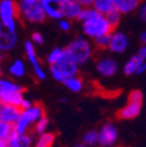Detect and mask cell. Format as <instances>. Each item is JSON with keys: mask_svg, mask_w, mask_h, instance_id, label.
Listing matches in <instances>:
<instances>
[{"mask_svg": "<svg viewBox=\"0 0 146 147\" xmlns=\"http://www.w3.org/2000/svg\"><path fill=\"white\" fill-rule=\"evenodd\" d=\"M84 35H78L66 47L68 56L78 65L85 64L93 56V45Z\"/></svg>", "mask_w": 146, "mask_h": 147, "instance_id": "1", "label": "cell"}, {"mask_svg": "<svg viewBox=\"0 0 146 147\" xmlns=\"http://www.w3.org/2000/svg\"><path fill=\"white\" fill-rule=\"evenodd\" d=\"M81 24L83 34L91 40H95L106 34H111L115 29L106 19V16L101 13H96L94 16L89 18L88 20Z\"/></svg>", "mask_w": 146, "mask_h": 147, "instance_id": "2", "label": "cell"}, {"mask_svg": "<svg viewBox=\"0 0 146 147\" xmlns=\"http://www.w3.org/2000/svg\"><path fill=\"white\" fill-rule=\"evenodd\" d=\"M19 16V4H16L15 0H0V24H1V27L13 34H16V21Z\"/></svg>", "mask_w": 146, "mask_h": 147, "instance_id": "3", "label": "cell"}, {"mask_svg": "<svg viewBox=\"0 0 146 147\" xmlns=\"http://www.w3.org/2000/svg\"><path fill=\"white\" fill-rule=\"evenodd\" d=\"M45 116V110L41 105L34 104L28 109H25L21 111L20 118L14 124V128L18 134H25L29 130V127L39 121Z\"/></svg>", "mask_w": 146, "mask_h": 147, "instance_id": "4", "label": "cell"}, {"mask_svg": "<svg viewBox=\"0 0 146 147\" xmlns=\"http://www.w3.org/2000/svg\"><path fill=\"white\" fill-rule=\"evenodd\" d=\"M78 67L80 65L72 61L68 56V54H66V56L62 57L59 62L49 64V70L54 80L60 83H64L69 77L77 75Z\"/></svg>", "mask_w": 146, "mask_h": 147, "instance_id": "5", "label": "cell"}, {"mask_svg": "<svg viewBox=\"0 0 146 147\" xmlns=\"http://www.w3.org/2000/svg\"><path fill=\"white\" fill-rule=\"evenodd\" d=\"M143 106V94L139 90H133L130 92L129 98H127V103L125 106H123L118 113L117 117L119 119L129 120V119H135L136 117L139 116Z\"/></svg>", "mask_w": 146, "mask_h": 147, "instance_id": "6", "label": "cell"}, {"mask_svg": "<svg viewBox=\"0 0 146 147\" xmlns=\"http://www.w3.org/2000/svg\"><path fill=\"white\" fill-rule=\"evenodd\" d=\"M19 14L22 19L30 24H41L47 19V14L39 3H18Z\"/></svg>", "mask_w": 146, "mask_h": 147, "instance_id": "7", "label": "cell"}, {"mask_svg": "<svg viewBox=\"0 0 146 147\" xmlns=\"http://www.w3.org/2000/svg\"><path fill=\"white\" fill-rule=\"evenodd\" d=\"M24 48H25V51H26V55H27V59L33 68V71L35 74V76L38 77L40 81H43L46 80L47 75L45 70L42 69L41 64H40V61H39V57L36 55V51H35V46L32 41H26L24 43Z\"/></svg>", "mask_w": 146, "mask_h": 147, "instance_id": "8", "label": "cell"}, {"mask_svg": "<svg viewBox=\"0 0 146 147\" xmlns=\"http://www.w3.org/2000/svg\"><path fill=\"white\" fill-rule=\"evenodd\" d=\"M118 139L117 127L112 123L104 124L98 131V144L102 147L112 146Z\"/></svg>", "mask_w": 146, "mask_h": 147, "instance_id": "9", "label": "cell"}, {"mask_svg": "<svg viewBox=\"0 0 146 147\" xmlns=\"http://www.w3.org/2000/svg\"><path fill=\"white\" fill-rule=\"evenodd\" d=\"M130 46V40L129 36L123 32L114 30L111 33V40H110V46H109V50L115 54H123L127 50Z\"/></svg>", "mask_w": 146, "mask_h": 147, "instance_id": "10", "label": "cell"}, {"mask_svg": "<svg viewBox=\"0 0 146 147\" xmlns=\"http://www.w3.org/2000/svg\"><path fill=\"white\" fill-rule=\"evenodd\" d=\"M21 111L22 110L16 105L1 104V106H0V121L15 124L18 119L20 118Z\"/></svg>", "mask_w": 146, "mask_h": 147, "instance_id": "11", "label": "cell"}, {"mask_svg": "<svg viewBox=\"0 0 146 147\" xmlns=\"http://www.w3.org/2000/svg\"><path fill=\"white\" fill-rule=\"evenodd\" d=\"M97 72L103 77H112L118 70V64L112 57H103L96 64Z\"/></svg>", "mask_w": 146, "mask_h": 147, "instance_id": "12", "label": "cell"}, {"mask_svg": "<svg viewBox=\"0 0 146 147\" xmlns=\"http://www.w3.org/2000/svg\"><path fill=\"white\" fill-rule=\"evenodd\" d=\"M83 8V5L76 0H64L60 5V9L62 12L63 18L70 20H77V18Z\"/></svg>", "mask_w": 146, "mask_h": 147, "instance_id": "13", "label": "cell"}, {"mask_svg": "<svg viewBox=\"0 0 146 147\" xmlns=\"http://www.w3.org/2000/svg\"><path fill=\"white\" fill-rule=\"evenodd\" d=\"M18 42L16 34H13L0 26V50L1 53H7L14 49Z\"/></svg>", "mask_w": 146, "mask_h": 147, "instance_id": "14", "label": "cell"}, {"mask_svg": "<svg viewBox=\"0 0 146 147\" xmlns=\"http://www.w3.org/2000/svg\"><path fill=\"white\" fill-rule=\"evenodd\" d=\"M18 92H24V88L21 85L12 82L11 80L1 78L0 81V99Z\"/></svg>", "mask_w": 146, "mask_h": 147, "instance_id": "15", "label": "cell"}, {"mask_svg": "<svg viewBox=\"0 0 146 147\" xmlns=\"http://www.w3.org/2000/svg\"><path fill=\"white\" fill-rule=\"evenodd\" d=\"M40 4L42 5L47 18L54 20H60L61 18H63L62 12L60 9V4H57L55 0H40Z\"/></svg>", "mask_w": 146, "mask_h": 147, "instance_id": "16", "label": "cell"}, {"mask_svg": "<svg viewBox=\"0 0 146 147\" xmlns=\"http://www.w3.org/2000/svg\"><path fill=\"white\" fill-rule=\"evenodd\" d=\"M6 142H7V145L13 146V147H32L33 138L28 133L18 134L16 131H14V133L9 137V139Z\"/></svg>", "mask_w": 146, "mask_h": 147, "instance_id": "17", "label": "cell"}, {"mask_svg": "<svg viewBox=\"0 0 146 147\" xmlns=\"http://www.w3.org/2000/svg\"><path fill=\"white\" fill-rule=\"evenodd\" d=\"M115 7L122 14H130L138 9L141 0H114Z\"/></svg>", "mask_w": 146, "mask_h": 147, "instance_id": "18", "label": "cell"}, {"mask_svg": "<svg viewBox=\"0 0 146 147\" xmlns=\"http://www.w3.org/2000/svg\"><path fill=\"white\" fill-rule=\"evenodd\" d=\"M144 60H141L138 55H133V56H131L129 60H127V62L125 63L124 65V74L126 76H131V75H135V74H138L141 64H143Z\"/></svg>", "mask_w": 146, "mask_h": 147, "instance_id": "19", "label": "cell"}, {"mask_svg": "<svg viewBox=\"0 0 146 147\" xmlns=\"http://www.w3.org/2000/svg\"><path fill=\"white\" fill-rule=\"evenodd\" d=\"M93 7L103 15H106L114 9H116L114 0H95Z\"/></svg>", "mask_w": 146, "mask_h": 147, "instance_id": "20", "label": "cell"}, {"mask_svg": "<svg viewBox=\"0 0 146 147\" xmlns=\"http://www.w3.org/2000/svg\"><path fill=\"white\" fill-rule=\"evenodd\" d=\"M8 74L15 78H20L25 75V63L22 60L18 59L12 62V64L8 67Z\"/></svg>", "mask_w": 146, "mask_h": 147, "instance_id": "21", "label": "cell"}, {"mask_svg": "<svg viewBox=\"0 0 146 147\" xmlns=\"http://www.w3.org/2000/svg\"><path fill=\"white\" fill-rule=\"evenodd\" d=\"M55 134L50 132H45L41 136H39L38 140L35 142L34 147H51L53 144L55 142Z\"/></svg>", "mask_w": 146, "mask_h": 147, "instance_id": "22", "label": "cell"}, {"mask_svg": "<svg viewBox=\"0 0 146 147\" xmlns=\"http://www.w3.org/2000/svg\"><path fill=\"white\" fill-rule=\"evenodd\" d=\"M14 131V124L0 121V141H7Z\"/></svg>", "mask_w": 146, "mask_h": 147, "instance_id": "23", "label": "cell"}, {"mask_svg": "<svg viewBox=\"0 0 146 147\" xmlns=\"http://www.w3.org/2000/svg\"><path fill=\"white\" fill-rule=\"evenodd\" d=\"M70 91L72 92H80L83 88V81L76 75V76H72V77H69L64 83H63Z\"/></svg>", "mask_w": 146, "mask_h": 147, "instance_id": "24", "label": "cell"}, {"mask_svg": "<svg viewBox=\"0 0 146 147\" xmlns=\"http://www.w3.org/2000/svg\"><path fill=\"white\" fill-rule=\"evenodd\" d=\"M66 48H60V47H56V48H54L49 54H48V56H47V61L49 64H53V63H56L59 62L62 57L66 56Z\"/></svg>", "mask_w": 146, "mask_h": 147, "instance_id": "25", "label": "cell"}, {"mask_svg": "<svg viewBox=\"0 0 146 147\" xmlns=\"http://www.w3.org/2000/svg\"><path fill=\"white\" fill-rule=\"evenodd\" d=\"M83 144L85 146H94V145L98 144V132L91 130V131H88L87 133H84Z\"/></svg>", "mask_w": 146, "mask_h": 147, "instance_id": "26", "label": "cell"}, {"mask_svg": "<svg viewBox=\"0 0 146 147\" xmlns=\"http://www.w3.org/2000/svg\"><path fill=\"white\" fill-rule=\"evenodd\" d=\"M48 125H49V119L43 116L41 119H39V121L35 124L34 126V133H36L38 136H41L42 133H45L48 128Z\"/></svg>", "mask_w": 146, "mask_h": 147, "instance_id": "27", "label": "cell"}, {"mask_svg": "<svg viewBox=\"0 0 146 147\" xmlns=\"http://www.w3.org/2000/svg\"><path fill=\"white\" fill-rule=\"evenodd\" d=\"M96 13H98V12H97L93 6H88V7H84V6H83V8H82V11H81V13H80V15H78V18H77V20H78L80 22H83V21L88 20L89 18L94 16Z\"/></svg>", "mask_w": 146, "mask_h": 147, "instance_id": "28", "label": "cell"}, {"mask_svg": "<svg viewBox=\"0 0 146 147\" xmlns=\"http://www.w3.org/2000/svg\"><path fill=\"white\" fill-rule=\"evenodd\" d=\"M110 40H111V34H106L103 35L101 38H97L94 40L95 46L98 49H109V46H110Z\"/></svg>", "mask_w": 146, "mask_h": 147, "instance_id": "29", "label": "cell"}, {"mask_svg": "<svg viewBox=\"0 0 146 147\" xmlns=\"http://www.w3.org/2000/svg\"><path fill=\"white\" fill-rule=\"evenodd\" d=\"M122 15H123V14H122L119 11H117V9H114L112 12H110L109 14H106L105 16H106V19L109 20V22L111 24V26H112L114 28H116V27L119 25V22H120Z\"/></svg>", "mask_w": 146, "mask_h": 147, "instance_id": "30", "label": "cell"}, {"mask_svg": "<svg viewBox=\"0 0 146 147\" xmlns=\"http://www.w3.org/2000/svg\"><path fill=\"white\" fill-rule=\"evenodd\" d=\"M59 27L63 32H69L71 29V21H70V19H67V18H61V19L59 20Z\"/></svg>", "mask_w": 146, "mask_h": 147, "instance_id": "31", "label": "cell"}, {"mask_svg": "<svg viewBox=\"0 0 146 147\" xmlns=\"http://www.w3.org/2000/svg\"><path fill=\"white\" fill-rule=\"evenodd\" d=\"M137 12H138V18L143 22L146 24V3H141L140 6L138 7Z\"/></svg>", "mask_w": 146, "mask_h": 147, "instance_id": "32", "label": "cell"}, {"mask_svg": "<svg viewBox=\"0 0 146 147\" xmlns=\"http://www.w3.org/2000/svg\"><path fill=\"white\" fill-rule=\"evenodd\" d=\"M32 42L34 45H42L45 42V38H43V35L39 32H34L32 34Z\"/></svg>", "mask_w": 146, "mask_h": 147, "instance_id": "33", "label": "cell"}, {"mask_svg": "<svg viewBox=\"0 0 146 147\" xmlns=\"http://www.w3.org/2000/svg\"><path fill=\"white\" fill-rule=\"evenodd\" d=\"M137 55L141 59V60H144V61H146V45H143L139 49H138V51H137Z\"/></svg>", "mask_w": 146, "mask_h": 147, "instance_id": "34", "label": "cell"}, {"mask_svg": "<svg viewBox=\"0 0 146 147\" xmlns=\"http://www.w3.org/2000/svg\"><path fill=\"white\" fill-rule=\"evenodd\" d=\"M33 104H32V102L30 100H28V99H24V102H22V104H21V110H25V109H28V107H30Z\"/></svg>", "mask_w": 146, "mask_h": 147, "instance_id": "35", "label": "cell"}, {"mask_svg": "<svg viewBox=\"0 0 146 147\" xmlns=\"http://www.w3.org/2000/svg\"><path fill=\"white\" fill-rule=\"evenodd\" d=\"M139 40H140V42H141L143 45H146V30H144V32L140 33V35H139Z\"/></svg>", "mask_w": 146, "mask_h": 147, "instance_id": "36", "label": "cell"}, {"mask_svg": "<svg viewBox=\"0 0 146 147\" xmlns=\"http://www.w3.org/2000/svg\"><path fill=\"white\" fill-rule=\"evenodd\" d=\"M145 71H146V61L143 62V64H141V67H140L138 74H143V72H145Z\"/></svg>", "mask_w": 146, "mask_h": 147, "instance_id": "37", "label": "cell"}, {"mask_svg": "<svg viewBox=\"0 0 146 147\" xmlns=\"http://www.w3.org/2000/svg\"><path fill=\"white\" fill-rule=\"evenodd\" d=\"M19 3H39L40 0H18Z\"/></svg>", "mask_w": 146, "mask_h": 147, "instance_id": "38", "label": "cell"}, {"mask_svg": "<svg viewBox=\"0 0 146 147\" xmlns=\"http://www.w3.org/2000/svg\"><path fill=\"white\" fill-rule=\"evenodd\" d=\"M0 147H13V146L7 145V142H6V141H0Z\"/></svg>", "mask_w": 146, "mask_h": 147, "instance_id": "39", "label": "cell"}, {"mask_svg": "<svg viewBox=\"0 0 146 147\" xmlns=\"http://www.w3.org/2000/svg\"><path fill=\"white\" fill-rule=\"evenodd\" d=\"M55 1H56L57 4H60V5H61V4H62V3L64 1V0H55Z\"/></svg>", "mask_w": 146, "mask_h": 147, "instance_id": "40", "label": "cell"}, {"mask_svg": "<svg viewBox=\"0 0 146 147\" xmlns=\"http://www.w3.org/2000/svg\"><path fill=\"white\" fill-rule=\"evenodd\" d=\"M75 147H85V145H84V144H81V145H77V146H75Z\"/></svg>", "mask_w": 146, "mask_h": 147, "instance_id": "41", "label": "cell"}, {"mask_svg": "<svg viewBox=\"0 0 146 147\" xmlns=\"http://www.w3.org/2000/svg\"><path fill=\"white\" fill-rule=\"evenodd\" d=\"M76 1H78V3H80V0H76Z\"/></svg>", "mask_w": 146, "mask_h": 147, "instance_id": "42", "label": "cell"}]
</instances>
